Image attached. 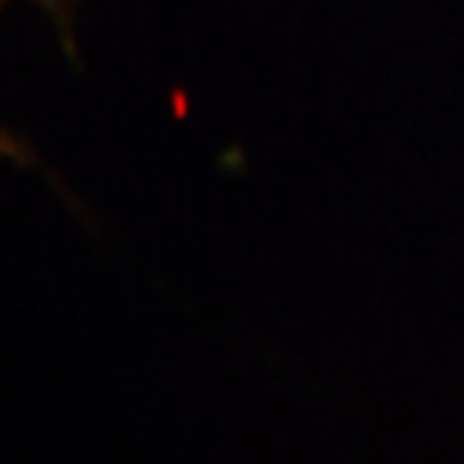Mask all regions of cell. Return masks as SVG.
<instances>
[{
  "instance_id": "cell-2",
  "label": "cell",
  "mask_w": 464,
  "mask_h": 464,
  "mask_svg": "<svg viewBox=\"0 0 464 464\" xmlns=\"http://www.w3.org/2000/svg\"><path fill=\"white\" fill-rule=\"evenodd\" d=\"M7 159L17 162V159H28V155H24V149H21L17 138H11L7 131H0V162H7Z\"/></svg>"
},
{
  "instance_id": "cell-1",
  "label": "cell",
  "mask_w": 464,
  "mask_h": 464,
  "mask_svg": "<svg viewBox=\"0 0 464 464\" xmlns=\"http://www.w3.org/2000/svg\"><path fill=\"white\" fill-rule=\"evenodd\" d=\"M7 4H11V0H0V11H4ZM32 4H38V7L52 17L55 32H59V38H63V49H66L69 55H76V24H72V4H69V0H32Z\"/></svg>"
}]
</instances>
